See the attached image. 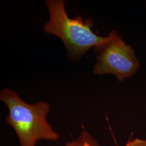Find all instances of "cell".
I'll use <instances>...</instances> for the list:
<instances>
[{
    "label": "cell",
    "mask_w": 146,
    "mask_h": 146,
    "mask_svg": "<svg viewBox=\"0 0 146 146\" xmlns=\"http://www.w3.org/2000/svg\"><path fill=\"white\" fill-rule=\"evenodd\" d=\"M49 20L44 26L47 34L60 38L66 49L70 61L80 60L92 48L108 40L110 37L99 36L92 31L93 20H84L81 15L74 19L68 16L63 0H47Z\"/></svg>",
    "instance_id": "2"
},
{
    "label": "cell",
    "mask_w": 146,
    "mask_h": 146,
    "mask_svg": "<svg viewBox=\"0 0 146 146\" xmlns=\"http://www.w3.org/2000/svg\"><path fill=\"white\" fill-rule=\"evenodd\" d=\"M125 146H146V141L136 139L133 140L128 141Z\"/></svg>",
    "instance_id": "5"
},
{
    "label": "cell",
    "mask_w": 146,
    "mask_h": 146,
    "mask_svg": "<svg viewBox=\"0 0 146 146\" xmlns=\"http://www.w3.org/2000/svg\"><path fill=\"white\" fill-rule=\"evenodd\" d=\"M108 41L94 48L96 62L93 73L96 75L111 74L120 81L134 75L140 67L134 50L113 30Z\"/></svg>",
    "instance_id": "3"
},
{
    "label": "cell",
    "mask_w": 146,
    "mask_h": 146,
    "mask_svg": "<svg viewBox=\"0 0 146 146\" xmlns=\"http://www.w3.org/2000/svg\"><path fill=\"white\" fill-rule=\"evenodd\" d=\"M65 146H99L88 132L84 131L76 139L66 143Z\"/></svg>",
    "instance_id": "4"
},
{
    "label": "cell",
    "mask_w": 146,
    "mask_h": 146,
    "mask_svg": "<svg viewBox=\"0 0 146 146\" xmlns=\"http://www.w3.org/2000/svg\"><path fill=\"white\" fill-rule=\"evenodd\" d=\"M0 100L9 110L5 122L15 131L20 146H36L40 140L56 141L60 139L59 133L47 121L50 111L48 103L28 104L15 91L8 88L1 90Z\"/></svg>",
    "instance_id": "1"
}]
</instances>
